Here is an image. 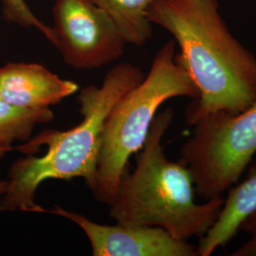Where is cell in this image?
<instances>
[{"label": "cell", "instance_id": "cell-1", "mask_svg": "<svg viewBox=\"0 0 256 256\" xmlns=\"http://www.w3.org/2000/svg\"><path fill=\"white\" fill-rule=\"evenodd\" d=\"M148 18L173 36L200 93L186 110L188 126L204 115L236 114L256 102V55L230 34L218 0H156Z\"/></svg>", "mask_w": 256, "mask_h": 256}, {"label": "cell", "instance_id": "cell-2", "mask_svg": "<svg viewBox=\"0 0 256 256\" xmlns=\"http://www.w3.org/2000/svg\"><path fill=\"white\" fill-rule=\"evenodd\" d=\"M144 77L142 68L134 64L114 66L101 86H88L78 94L82 120L77 126L66 131L46 130L16 147L27 156L16 160L10 167L0 212H43L36 194L46 180L81 178L92 190L108 116L120 99Z\"/></svg>", "mask_w": 256, "mask_h": 256}, {"label": "cell", "instance_id": "cell-3", "mask_svg": "<svg viewBox=\"0 0 256 256\" xmlns=\"http://www.w3.org/2000/svg\"><path fill=\"white\" fill-rule=\"evenodd\" d=\"M174 118L171 108L158 113L146 140L137 153L136 167L120 180L110 216L118 224L158 227L172 238H202L222 210V196L196 202L192 174L182 162L168 160L162 138Z\"/></svg>", "mask_w": 256, "mask_h": 256}, {"label": "cell", "instance_id": "cell-4", "mask_svg": "<svg viewBox=\"0 0 256 256\" xmlns=\"http://www.w3.org/2000/svg\"><path fill=\"white\" fill-rule=\"evenodd\" d=\"M174 40L156 52L149 74L124 95L106 120L100 158L92 188L97 202L110 206L128 170L130 156L142 148L158 110L176 97L198 99L200 93L178 54Z\"/></svg>", "mask_w": 256, "mask_h": 256}, {"label": "cell", "instance_id": "cell-5", "mask_svg": "<svg viewBox=\"0 0 256 256\" xmlns=\"http://www.w3.org/2000/svg\"><path fill=\"white\" fill-rule=\"evenodd\" d=\"M191 126L178 160L190 170L200 198H220L238 184L256 153V102L236 114L204 115Z\"/></svg>", "mask_w": 256, "mask_h": 256}, {"label": "cell", "instance_id": "cell-6", "mask_svg": "<svg viewBox=\"0 0 256 256\" xmlns=\"http://www.w3.org/2000/svg\"><path fill=\"white\" fill-rule=\"evenodd\" d=\"M54 45L75 70L99 68L124 54L126 40L108 14L92 0H55Z\"/></svg>", "mask_w": 256, "mask_h": 256}, {"label": "cell", "instance_id": "cell-7", "mask_svg": "<svg viewBox=\"0 0 256 256\" xmlns=\"http://www.w3.org/2000/svg\"><path fill=\"white\" fill-rule=\"evenodd\" d=\"M72 221L82 229L88 239L94 256H198L196 247L184 240L172 238L158 227L129 226L118 224L102 225L81 214L59 206L44 209Z\"/></svg>", "mask_w": 256, "mask_h": 256}, {"label": "cell", "instance_id": "cell-8", "mask_svg": "<svg viewBox=\"0 0 256 256\" xmlns=\"http://www.w3.org/2000/svg\"><path fill=\"white\" fill-rule=\"evenodd\" d=\"M78 90L77 82L61 78L43 64L9 63L0 68V98L21 108H50Z\"/></svg>", "mask_w": 256, "mask_h": 256}, {"label": "cell", "instance_id": "cell-9", "mask_svg": "<svg viewBox=\"0 0 256 256\" xmlns=\"http://www.w3.org/2000/svg\"><path fill=\"white\" fill-rule=\"evenodd\" d=\"M220 216L214 226L200 238L196 252L210 256L218 248L225 247L236 236L248 216L256 210V165L246 180L230 188Z\"/></svg>", "mask_w": 256, "mask_h": 256}, {"label": "cell", "instance_id": "cell-10", "mask_svg": "<svg viewBox=\"0 0 256 256\" xmlns=\"http://www.w3.org/2000/svg\"><path fill=\"white\" fill-rule=\"evenodd\" d=\"M110 16L126 44L144 46L152 38L148 10L156 0H92Z\"/></svg>", "mask_w": 256, "mask_h": 256}, {"label": "cell", "instance_id": "cell-11", "mask_svg": "<svg viewBox=\"0 0 256 256\" xmlns=\"http://www.w3.org/2000/svg\"><path fill=\"white\" fill-rule=\"evenodd\" d=\"M52 120L50 108L25 110L0 98V158L14 149V142H26L36 126Z\"/></svg>", "mask_w": 256, "mask_h": 256}, {"label": "cell", "instance_id": "cell-12", "mask_svg": "<svg viewBox=\"0 0 256 256\" xmlns=\"http://www.w3.org/2000/svg\"><path fill=\"white\" fill-rule=\"evenodd\" d=\"M3 18L9 23L23 28H34L54 45L52 28L37 18L25 0H1Z\"/></svg>", "mask_w": 256, "mask_h": 256}, {"label": "cell", "instance_id": "cell-13", "mask_svg": "<svg viewBox=\"0 0 256 256\" xmlns=\"http://www.w3.org/2000/svg\"><path fill=\"white\" fill-rule=\"evenodd\" d=\"M239 230L248 236V239L234 250L230 256H256V210L250 212L241 223Z\"/></svg>", "mask_w": 256, "mask_h": 256}, {"label": "cell", "instance_id": "cell-14", "mask_svg": "<svg viewBox=\"0 0 256 256\" xmlns=\"http://www.w3.org/2000/svg\"><path fill=\"white\" fill-rule=\"evenodd\" d=\"M6 186H7V180H0V198L3 196L5 190H6Z\"/></svg>", "mask_w": 256, "mask_h": 256}, {"label": "cell", "instance_id": "cell-15", "mask_svg": "<svg viewBox=\"0 0 256 256\" xmlns=\"http://www.w3.org/2000/svg\"><path fill=\"white\" fill-rule=\"evenodd\" d=\"M52 1H55V0H52Z\"/></svg>", "mask_w": 256, "mask_h": 256}]
</instances>
